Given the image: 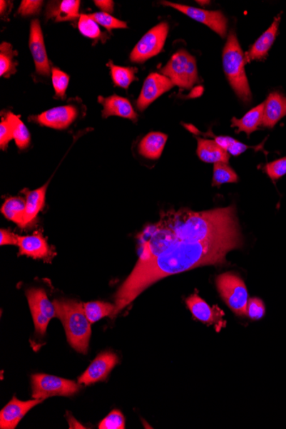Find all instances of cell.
<instances>
[{
	"label": "cell",
	"mask_w": 286,
	"mask_h": 429,
	"mask_svg": "<svg viewBox=\"0 0 286 429\" xmlns=\"http://www.w3.org/2000/svg\"><path fill=\"white\" fill-rule=\"evenodd\" d=\"M100 429H125L126 419L125 416L118 410H113L101 420L99 425Z\"/></svg>",
	"instance_id": "e575fe53"
},
{
	"label": "cell",
	"mask_w": 286,
	"mask_h": 429,
	"mask_svg": "<svg viewBox=\"0 0 286 429\" xmlns=\"http://www.w3.org/2000/svg\"><path fill=\"white\" fill-rule=\"evenodd\" d=\"M14 140V133H12V126L7 117L2 118L0 123V147L2 150H6L8 144Z\"/></svg>",
	"instance_id": "74e56055"
},
{
	"label": "cell",
	"mask_w": 286,
	"mask_h": 429,
	"mask_svg": "<svg viewBox=\"0 0 286 429\" xmlns=\"http://www.w3.org/2000/svg\"><path fill=\"white\" fill-rule=\"evenodd\" d=\"M250 148L251 147L247 146L245 144H242V143L237 141V140H235L234 143L232 144V146L229 148L228 152L230 155L238 156L242 154L243 152H245L247 148Z\"/></svg>",
	"instance_id": "60d3db41"
},
{
	"label": "cell",
	"mask_w": 286,
	"mask_h": 429,
	"mask_svg": "<svg viewBox=\"0 0 286 429\" xmlns=\"http://www.w3.org/2000/svg\"><path fill=\"white\" fill-rule=\"evenodd\" d=\"M286 115V97L280 93H271L265 101L262 125L273 128Z\"/></svg>",
	"instance_id": "d6986e66"
},
{
	"label": "cell",
	"mask_w": 286,
	"mask_h": 429,
	"mask_svg": "<svg viewBox=\"0 0 286 429\" xmlns=\"http://www.w3.org/2000/svg\"><path fill=\"white\" fill-rule=\"evenodd\" d=\"M78 117V110L74 105L57 106L42 113L35 118L40 125L55 130H65L73 123Z\"/></svg>",
	"instance_id": "5bb4252c"
},
{
	"label": "cell",
	"mask_w": 286,
	"mask_h": 429,
	"mask_svg": "<svg viewBox=\"0 0 286 429\" xmlns=\"http://www.w3.org/2000/svg\"><path fill=\"white\" fill-rule=\"evenodd\" d=\"M265 170H266L267 175L272 180L276 181L280 180V177L285 176L286 174V157L268 163L265 167Z\"/></svg>",
	"instance_id": "8d00e7d4"
},
{
	"label": "cell",
	"mask_w": 286,
	"mask_h": 429,
	"mask_svg": "<svg viewBox=\"0 0 286 429\" xmlns=\"http://www.w3.org/2000/svg\"><path fill=\"white\" fill-rule=\"evenodd\" d=\"M0 6H1V7H0V10H1V15L4 16V12L6 11L7 10V6H8V2L6 1H2L0 2Z\"/></svg>",
	"instance_id": "ee69618b"
},
{
	"label": "cell",
	"mask_w": 286,
	"mask_h": 429,
	"mask_svg": "<svg viewBox=\"0 0 286 429\" xmlns=\"http://www.w3.org/2000/svg\"><path fill=\"white\" fill-rule=\"evenodd\" d=\"M238 234L240 228L234 206L203 212H163L155 232L143 246L139 261L156 257L180 242L199 243Z\"/></svg>",
	"instance_id": "7a4b0ae2"
},
{
	"label": "cell",
	"mask_w": 286,
	"mask_h": 429,
	"mask_svg": "<svg viewBox=\"0 0 286 429\" xmlns=\"http://www.w3.org/2000/svg\"><path fill=\"white\" fill-rule=\"evenodd\" d=\"M19 235L14 234L10 231L1 229L0 230V244L3 245H18Z\"/></svg>",
	"instance_id": "ab89813d"
},
{
	"label": "cell",
	"mask_w": 286,
	"mask_h": 429,
	"mask_svg": "<svg viewBox=\"0 0 286 429\" xmlns=\"http://www.w3.org/2000/svg\"><path fill=\"white\" fill-rule=\"evenodd\" d=\"M264 106L265 102L251 109L240 120L233 118L232 126L237 127L238 133H245L247 135L253 133L258 130L259 125L262 124Z\"/></svg>",
	"instance_id": "603a6c76"
},
{
	"label": "cell",
	"mask_w": 286,
	"mask_h": 429,
	"mask_svg": "<svg viewBox=\"0 0 286 429\" xmlns=\"http://www.w3.org/2000/svg\"><path fill=\"white\" fill-rule=\"evenodd\" d=\"M280 23V16L273 21L271 26L267 29L266 32H264L262 36L258 38V40L255 42L252 48L246 53V62L253 61H260L267 56L269 50L272 48L273 42H275L279 31V25Z\"/></svg>",
	"instance_id": "ac0fdd59"
},
{
	"label": "cell",
	"mask_w": 286,
	"mask_h": 429,
	"mask_svg": "<svg viewBox=\"0 0 286 429\" xmlns=\"http://www.w3.org/2000/svg\"><path fill=\"white\" fill-rule=\"evenodd\" d=\"M118 358L113 352H104L97 356L93 362L89 365L87 371L79 377L78 383L86 386L103 381L108 377L111 371L116 366Z\"/></svg>",
	"instance_id": "4fadbf2b"
},
{
	"label": "cell",
	"mask_w": 286,
	"mask_h": 429,
	"mask_svg": "<svg viewBox=\"0 0 286 429\" xmlns=\"http://www.w3.org/2000/svg\"><path fill=\"white\" fill-rule=\"evenodd\" d=\"M169 32V25L160 23L142 37L130 55L133 63H144L156 56L163 49Z\"/></svg>",
	"instance_id": "ba28073f"
},
{
	"label": "cell",
	"mask_w": 286,
	"mask_h": 429,
	"mask_svg": "<svg viewBox=\"0 0 286 429\" xmlns=\"http://www.w3.org/2000/svg\"><path fill=\"white\" fill-rule=\"evenodd\" d=\"M57 318L65 326L68 342L81 353L86 354L91 336V324L83 304L74 300H54Z\"/></svg>",
	"instance_id": "3957f363"
},
{
	"label": "cell",
	"mask_w": 286,
	"mask_h": 429,
	"mask_svg": "<svg viewBox=\"0 0 286 429\" xmlns=\"http://www.w3.org/2000/svg\"><path fill=\"white\" fill-rule=\"evenodd\" d=\"M174 87V84L168 76L153 72L145 80L142 91H141L136 108L144 111L158 98L164 95Z\"/></svg>",
	"instance_id": "8fae6325"
},
{
	"label": "cell",
	"mask_w": 286,
	"mask_h": 429,
	"mask_svg": "<svg viewBox=\"0 0 286 429\" xmlns=\"http://www.w3.org/2000/svg\"><path fill=\"white\" fill-rule=\"evenodd\" d=\"M198 155L206 163H228L230 154L213 140L198 139Z\"/></svg>",
	"instance_id": "44dd1931"
},
{
	"label": "cell",
	"mask_w": 286,
	"mask_h": 429,
	"mask_svg": "<svg viewBox=\"0 0 286 429\" xmlns=\"http://www.w3.org/2000/svg\"><path fill=\"white\" fill-rule=\"evenodd\" d=\"M186 304L195 319L203 324H211L215 320V311L206 301L194 294L188 297Z\"/></svg>",
	"instance_id": "d4e9b609"
},
{
	"label": "cell",
	"mask_w": 286,
	"mask_h": 429,
	"mask_svg": "<svg viewBox=\"0 0 286 429\" xmlns=\"http://www.w3.org/2000/svg\"><path fill=\"white\" fill-rule=\"evenodd\" d=\"M44 1L39 0H24L19 8V14L24 16L36 15L40 12Z\"/></svg>",
	"instance_id": "f35d334b"
},
{
	"label": "cell",
	"mask_w": 286,
	"mask_h": 429,
	"mask_svg": "<svg viewBox=\"0 0 286 429\" xmlns=\"http://www.w3.org/2000/svg\"><path fill=\"white\" fill-rule=\"evenodd\" d=\"M26 295L36 332L44 335L51 319L57 318L54 304L51 303L44 289H31Z\"/></svg>",
	"instance_id": "9c48e42d"
},
{
	"label": "cell",
	"mask_w": 286,
	"mask_h": 429,
	"mask_svg": "<svg viewBox=\"0 0 286 429\" xmlns=\"http://www.w3.org/2000/svg\"><path fill=\"white\" fill-rule=\"evenodd\" d=\"M238 177L233 168L223 162H218L213 165V185L220 186L229 182H237Z\"/></svg>",
	"instance_id": "4dcf8cb0"
},
{
	"label": "cell",
	"mask_w": 286,
	"mask_h": 429,
	"mask_svg": "<svg viewBox=\"0 0 286 429\" xmlns=\"http://www.w3.org/2000/svg\"><path fill=\"white\" fill-rule=\"evenodd\" d=\"M96 6L106 14H112L114 9V3L112 0H96Z\"/></svg>",
	"instance_id": "b9f144b4"
},
{
	"label": "cell",
	"mask_w": 286,
	"mask_h": 429,
	"mask_svg": "<svg viewBox=\"0 0 286 429\" xmlns=\"http://www.w3.org/2000/svg\"><path fill=\"white\" fill-rule=\"evenodd\" d=\"M108 66L110 67L113 83L118 87L129 88L131 83L136 80L135 68L115 66L112 62H109Z\"/></svg>",
	"instance_id": "f546056e"
},
{
	"label": "cell",
	"mask_w": 286,
	"mask_h": 429,
	"mask_svg": "<svg viewBox=\"0 0 286 429\" xmlns=\"http://www.w3.org/2000/svg\"><path fill=\"white\" fill-rule=\"evenodd\" d=\"M44 400L35 398L34 400L21 401L16 397L12 398L11 401L0 412V428H16L24 416Z\"/></svg>",
	"instance_id": "9a60e30c"
},
{
	"label": "cell",
	"mask_w": 286,
	"mask_h": 429,
	"mask_svg": "<svg viewBox=\"0 0 286 429\" xmlns=\"http://www.w3.org/2000/svg\"><path fill=\"white\" fill-rule=\"evenodd\" d=\"M29 49L35 62L38 74L48 76L50 75V63L46 53L44 33H42L39 20L32 21L31 35H29Z\"/></svg>",
	"instance_id": "7c38bea8"
},
{
	"label": "cell",
	"mask_w": 286,
	"mask_h": 429,
	"mask_svg": "<svg viewBox=\"0 0 286 429\" xmlns=\"http://www.w3.org/2000/svg\"><path fill=\"white\" fill-rule=\"evenodd\" d=\"M245 58L236 33L230 31L223 51V68L235 93L245 103H250L252 93L245 72Z\"/></svg>",
	"instance_id": "277c9868"
},
{
	"label": "cell",
	"mask_w": 286,
	"mask_h": 429,
	"mask_svg": "<svg viewBox=\"0 0 286 429\" xmlns=\"http://www.w3.org/2000/svg\"><path fill=\"white\" fill-rule=\"evenodd\" d=\"M16 53L12 46L7 42H3L0 46V76L2 78H10L16 73V63L14 57Z\"/></svg>",
	"instance_id": "83f0119b"
},
{
	"label": "cell",
	"mask_w": 286,
	"mask_h": 429,
	"mask_svg": "<svg viewBox=\"0 0 286 429\" xmlns=\"http://www.w3.org/2000/svg\"><path fill=\"white\" fill-rule=\"evenodd\" d=\"M266 312L264 303L257 297L250 299L247 301L246 316L253 321H259L262 319Z\"/></svg>",
	"instance_id": "d590c367"
},
{
	"label": "cell",
	"mask_w": 286,
	"mask_h": 429,
	"mask_svg": "<svg viewBox=\"0 0 286 429\" xmlns=\"http://www.w3.org/2000/svg\"><path fill=\"white\" fill-rule=\"evenodd\" d=\"M168 138V135L160 133L148 134L139 143V154L146 159H159L164 150Z\"/></svg>",
	"instance_id": "7402d4cb"
},
{
	"label": "cell",
	"mask_w": 286,
	"mask_h": 429,
	"mask_svg": "<svg viewBox=\"0 0 286 429\" xmlns=\"http://www.w3.org/2000/svg\"><path fill=\"white\" fill-rule=\"evenodd\" d=\"M6 116L11 122L14 140L16 146L19 150H25L29 146L31 141V133H29L26 125L21 120V117L15 115L14 113L9 112L6 114Z\"/></svg>",
	"instance_id": "4316f807"
},
{
	"label": "cell",
	"mask_w": 286,
	"mask_h": 429,
	"mask_svg": "<svg viewBox=\"0 0 286 429\" xmlns=\"http://www.w3.org/2000/svg\"><path fill=\"white\" fill-rule=\"evenodd\" d=\"M235 140L236 139L229 137H215V142L226 151H228L229 148L232 146V144L234 143Z\"/></svg>",
	"instance_id": "7bdbcfd3"
},
{
	"label": "cell",
	"mask_w": 286,
	"mask_h": 429,
	"mask_svg": "<svg viewBox=\"0 0 286 429\" xmlns=\"http://www.w3.org/2000/svg\"><path fill=\"white\" fill-rule=\"evenodd\" d=\"M99 101L103 105L102 117L104 118L118 116L133 121L138 120V114L126 98L114 95L106 98L99 97Z\"/></svg>",
	"instance_id": "e0dca14e"
},
{
	"label": "cell",
	"mask_w": 286,
	"mask_h": 429,
	"mask_svg": "<svg viewBox=\"0 0 286 429\" xmlns=\"http://www.w3.org/2000/svg\"><path fill=\"white\" fill-rule=\"evenodd\" d=\"M162 5L174 8L189 18L207 25L220 37L225 38L228 31V19L220 11H207L199 8L179 5L172 2H161Z\"/></svg>",
	"instance_id": "30bf717a"
},
{
	"label": "cell",
	"mask_w": 286,
	"mask_h": 429,
	"mask_svg": "<svg viewBox=\"0 0 286 429\" xmlns=\"http://www.w3.org/2000/svg\"><path fill=\"white\" fill-rule=\"evenodd\" d=\"M161 73L172 81L174 86L190 89L198 83V70L195 57L186 50L178 51L173 55Z\"/></svg>",
	"instance_id": "5b68a950"
},
{
	"label": "cell",
	"mask_w": 286,
	"mask_h": 429,
	"mask_svg": "<svg viewBox=\"0 0 286 429\" xmlns=\"http://www.w3.org/2000/svg\"><path fill=\"white\" fill-rule=\"evenodd\" d=\"M85 314L91 324L100 321L106 316H112L115 310V304L104 303V301H91L83 304Z\"/></svg>",
	"instance_id": "f1b7e54d"
},
{
	"label": "cell",
	"mask_w": 286,
	"mask_h": 429,
	"mask_svg": "<svg viewBox=\"0 0 286 429\" xmlns=\"http://www.w3.org/2000/svg\"><path fill=\"white\" fill-rule=\"evenodd\" d=\"M18 246L19 256H27L34 259H46L50 254L48 242L40 232H36L33 235L19 236Z\"/></svg>",
	"instance_id": "2e32d148"
},
{
	"label": "cell",
	"mask_w": 286,
	"mask_h": 429,
	"mask_svg": "<svg viewBox=\"0 0 286 429\" xmlns=\"http://www.w3.org/2000/svg\"><path fill=\"white\" fill-rule=\"evenodd\" d=\"M89 16L109 31L114 29H126L128 27L126 22H123V21L114 18L112 15L106 14V12H96V14H91Z\"/></svg>",
	"instance_id": "d6a6232c"
},
{
	"label": "cell",
	"mask_w": 286,
	"mask_h": 429,
	"mask_svg": "<svg viewBox=\"0 0 286 429\" xmlns=\"http://www.w3.org/2000/svg\"><path fill=\"white\" fill-rule=\"evenodd\" d=\"M52 82L56 95L59 98L66 96V92L69 86L70 76L65 72L54 67L52 70Z\"/></svg>",
	"instance_id": "836d02e7"
},
{
	"label": "cell",
	"mask_w": 286,
	"mask_h": 429,
	"mask_svg": "<svg viewBox=\"0 0 286 429\" xmlns=\"http://www.w3.org/2000/svg\"><path fill=\"white\" fill-rule=\"evenodd\" d=\"M48 187V182L39 189L27 191L26 200H25L26 207H25L23 229L31 226L35 222L39 212L44 210Z\"/></svg>",
	"instance_id": "ffe728a7"
},
{
	"label": "cell",
	"mask_w": 286,
	"mask_h": 429,
	"mask_svg": "<svg viewBox=\"0 0 286 429\" xmlns=\"http://www.w3.org/2000/svg\"><path fill=\"white\" fill-rule=\"evenodd\" d=\"M32 397L45 399L53 396H72L78 393L80 386L73 381L53 376L37 373L32 376Z\"/></svg>",
	"instance_id": "52a82bcc"
},
{
	"label": "cell",
	"mask_w": 286,
	"mask_h": 429,
	"mask_svg": "<svg viewBox=\"0 0 286 429\" xmlns=\"http://www.w3.org/2000/svg\"><path fill=\"white\" fill-rule=\"evenodd\" d=\"M78 29L83 36L91 38V39L98 40L104 38L99 25L89 15H81L79 16Z\"/></svg>",
	"instance_id": "1f68e13d"
},
{
	"label": "cell",
	"mask_w": 286,
	"mask_h": 429,
	"mask_svg": "<svg viewBox=\"0 0 286 429\" xmlns=\"http://www.w3.org/2000/svg\"><path fill=\"white\" fill-rule=\"evenodd\" d=\"M25 207H26V201L22 197H10L7 198L4 202L1 212L7 219L22 228Z\"/></svg>",
	"instance_id": "484cf974"
},
{
	"label": "cell",
	"mask_w": 286,
	"mask_h": 429,
	"mask_svg": "<svg viewBox=\"0 0 286 429\" xmlns=\"http://www.w3.org/2000/svg\"><path fill=\"white\" fill-rule=\"evenodd\" d=\"M80 1L78 0H63L58 5H50L48 19H54L55 22L74 20L79 15Z\"/></svg>",
	"instance_id": "cb8c5ba5"
},
{
	"label": "cell",
	"mask_w": 286,
	"mask_h": 429,
	"mask_svg": "<svg viewBox=\"0 0 286 429\" xmlns=\"http://www.w3.org/2000/svg\"><path fill=\"white\" fill-rule=\"evenodd\" d=\"M218 291L238 316H245L249 294L243 280L233 273H225L218 276L216 279Z\"/></svg>",
	"instance_id": "8992f818"
},
{
	"label": "cell",
	"mask_w": 286,
	"mask_h": 429,
	"mask_svg": "<svg viewBox=\"0 0 286 429\" xmlns=\"http://www.w3.org/2000/svg\"><path fill=\"white\" fill-rule=\"evenodd\" d=\"M242 245L241 234L199 243L180 242L147 261H138L115 296V310L111 317L116 316L160 279L200 266L221 264L230 250Z\"/></svg>",
	"instance_id": "6da1fadb"
}]
</instances>
